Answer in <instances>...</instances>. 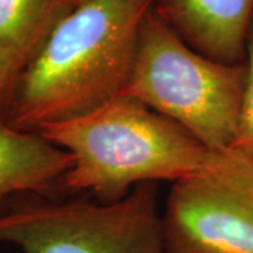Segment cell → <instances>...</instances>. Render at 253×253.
Here are the masks:
<instances>
[{
  "label": "cell",
  "mask_w": 253,
  "mask_h": 253,
  "mask_svg": "<svg viewBox=\"0 0 253 253\" xmlns=\"http://www.w3.org/2000/svg\"><path fill=\"white\" fill-rule=\"evenodd\" d=\"M155 0H83L18 78L7 126L36 132L120 94Z\"/></svg>",
  "instance_id": "cell-1"
},
{
  "label": "cell",
  "mask_w": 253,
  "mask_h": 253,
  "mask_svg": "<svg viewBox=\"0 0 253 253\" xmlns=\"http://www.w3.org/2000/svg\"><path fill=\"white\" fill-rule=\"evenodd\" d=\"M38 134L75 159L63 186L90 190L103 203L123 200L134 184L219 172L234 156V149L211 151L186 128L126 94Z\"/></svg>",
  "instance_id": "cell-2"
},
{
  "label": "cell",
  "mask_w": 253,
  "mask_h": 253,
  "mask_svg": "<svg viewBox=\"0 0 253 253\" xmlns=\"http://www.w3.org/2000/svg\"><path fill=\"white\" fill-rule=\"evenodd\" d=\"M246 78V61L228 65L199 54L152 9L120 94L170 118L211 151L225 152L235 141Z\"/></svg>",
  "instance_id": "cell-3"
},
{
  "label": "cell",
  "mask_w": 253,
  "mask_h": 253,
  "mask_svg": "<svg viewBox=\"0 0 253 253\" xmlns=\"http://www.w3.org/2000/svg\"><path fill=\"white\" fill-rule=\"evenodd\" d=\"M0 242L23 253H166L155 183L114 203H21L0 212Z\"/></svg>",
  "instance_id": "cell-4"
},
{
  "label": "cell",
  "mask_w": 253,
  "mask_h": 253,
  "mask_svg": "<svg viewBox=\"0 0 253 253\" xmlns=\"http://www.w3.org/2000/svg\"><path fill=\"white\" fill-rule=\"evenodd\" d=\"M162 229L166 253H253V161L174 181Z\"/></svg>",
  "instance_id": "cell-5"
},
{
  "label": "cell",
  "mask_w": 253,
  "mask_h": 253,
  "mask_svg": "<svg viewBox=\"0 0 253 253\" xmlns=\"http://www.w3.org/2000/svg\"><path fill=\"white\" fill-rule=\"evenodd\" d=\"M154 11L199 54L228 65L246 61L253 0H155Z\"/></svg>",
  "instance_id": "cell-6"
},
{
  "label": "cell",
  "mask_w": 253,
  "mask_h": 253,
  "mask_svg": "<svg viewBox=\"0 0 253 253\" xmlns=\"http://www.w3.org/2000/svg\"><path fill=\"white\" fill-rule=\"evenodd\" d=\"M73 163L72 155L40 134L0 124V201L52 189Z\"/></svg>",
  "instance_id": "cell-7"
},
{
  "label": "cell",
  "mask_w": 253,
  "mask_h": 253,
  "mask_svg": "<svg viewBox=\"0 0 253 253\" xmlns=\"http://www.w3.org/2000/svg\"><path fill=\"white\" fill-rule=\"evenodd\" d=\"M83 0H0V51L20 75Z\"/></svg>",
  "instance_id": "cell-8"
},
{
  "label": "cell",
  "mask_w": 253,
  "mask_h": 253,
  "mask_svg": "<svg viewBox=\"0 0 253 253\" xmlns=\"http://www.w3.org/2000/svg\"><path fill=\"white\" fill-rule=\"evenodd\" d=\"M248 78L245 86L244 99L239 113L238 129L232 148L236 152L244 155L245 158L253 161V41L249 40L248 44Z\"/></svg>",
  "instance_id": "cell-9"
},
{
  "label": "cell",
  "mask_w": 253,
  "mask_h": 253,
  "mask_svg": "<svg viewBox=\"0 0 253 253\" xmlns=\"http://www.w3.org/2000/svg\"><path fill=\"white\" fill-rule=\"evenodd\" d=\"M18 78L20 72L0 51V124L7 126V117Z\"/></svg>",
  "instance_id": "cell-10"
},
{
  "label": "cell",
  "mask_w": 253,
  "mask_h": 253,
  "mask_svg": "<svg viewBox=\"0 0 253 253\" xmlns=\"http://www.w3.org/2000/svg\"><path fill=\"white\" fill-rule=\"evenodd\" d=\"M249 40H252L253 41V23H252V30H251V37H249Z\"/></svg>",
  "instance_id": "cell-11"
}]
</instances>
